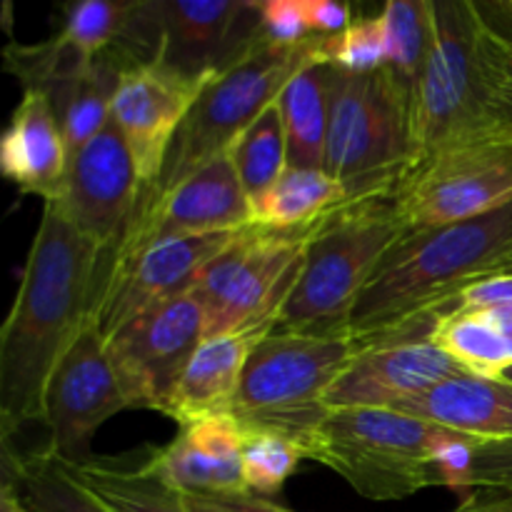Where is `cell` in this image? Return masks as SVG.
Here are the masks:
<instances>
[{"label": "cell", "instance_id": "9a60e30c", "mask_svg": "<svg viewBox=\"0 0 512 512\" xmlns=\"http://www.w3.org/2000/svg\"><path fill=\"white\" fill-rule=\"evenodd\" d=\"M245 228H253V200L245 193L230 158L223 155L170 188L143 218L130 225L118 250L100 263V288L110 273L160 240L238 233Z\"/></svg>", "mask_w": 512, "mask_h": 512}, {"label": "cell", "instance_id": "d4e9b609", "mask_svg": "<svg viewBox=\"0 0 512 512\" xmlns=\"http://www.w3.org/2000/svg\"><path fill=\"white\" fill-rule=\"evenodd\" d=\"M348 203L345 188L328 170L288 165L283 175L253 200V225L270 230L310 228Z\"/></svg>", "mask_w": 512, "mask_h": 512}, {"label": "cell", "instance_id": "f35d334b", "mask_svg": "<svg viewBox=\"0 0 512 512\" xmlns=\"http://www.w3.org/2000/svg\"><path fill=\"white\" fill-rule=\"evenodd\" d=\"M453 512H512V488H475Z\"/></svg>", "mask_w": 512, "mask_h": 512}, {"label": "cell", "instance_id": "603a6c76", "mask_svg": "<svg viewBox=\"0 0 512 512\" xmlns=\"http://www.w3.org/2000/svg\"><path fill=\"white\" fill-rule=\"evenodd\" d=\"M258 338L250 335H215L205 338L180 375L168 405V418L180 428L200 420L228 415L238 395L245 363Z\"/></svg>", "mask_w": 512, "mask_h": 512}, {"label": "cell", "instance_id": "d6a6232c", "mask_svg": "<svg viewBox=\"0 0 512 512\" xmlns=\"http://www.w3.org/2000/svg\"><path fill=\"white\" fill-rule=\"evenodd\" d=\"M323 58L343 73L365 75L388 65V40L383 18L355 20L350 28L335 35H320Z\"/></svg>", "mask_w": 512, "mask_h": 512}, {"label": "cell", "instance_id": "5b68a950", "mask_svg": "<svg viewBox=\"0 0 512 512\" xmlns=\"http://www.w3.org/2000/svg\"><path fill=\"white\" fill-rule=\"evenodd\" d=\"M405 235L393 195L333 210L315 225L303 270L285 300L278 333L338 338L350 335V318L380 260Z\"/></svg>", "mask_w": 512, "mask_h": 512}, {"label": "cell", "instance_id": "30bf717a", "mask_svg": "<svg viewBox=\"0 0 512 512\" xmlns=\"http://www.w3.org/2000/svg\"><path fill=\"white\" fill-rule=\"evenodd\" d=\"M405 230L440 228L512 203V138L460 145L423 160L393 193Z\"/></svg>", "mask_w": 512, "mask_h": 512}, {"label": "cell", "instance_id": "60d3db41", "mask_svg": "<svg viewBox=\"0 0 512 512\" xmlns=\"http://www.w3.org/2000/svg\"><path fill=\"white\" fill-rule=\"evenodd\" d=\"M483 315H488L490 323L500 330L508 345L512 348V308H498V310H485Z\"/></svg>", "mask_w": 512, "mask_h": 512}, {"label": "cell", "instance_id": "484cf974", "mask_svg": "<svg viewBox=\"0 0 512 512\" xmlns=\"http://www.w3.org/2000/svg\"><path fill=\"white\" fill-rule=\"evenodd\" d=\"M73 478L110 512H188L180 490L165 483L148 463L128 468L113 458L65 463Z\"/></svg>", "mask_w": 512, "mask_h": 512}, {"label": "cell", "instance_id": "44dd1931", "mask_svg": "<svg viewBox=\"0 0 512 512\" xmlns=\"http://www.w3.org/2000/svg\"><path fill=\"white\" fill-rule=\"evenodd\" d=\"M70 150L53 105L38 90H25L0 140L3 175L43 203L63 198Z\"/></svg>", "mask_w": 512, "mask_h": 512}, {"label": "cell", "instance_id": "3957f363", "mask_svg": "<svg viewBox=\"0 0 512 512\" xmlns=\"http://www.w3.org/2000/svg\"><path fill=\"white\" fill-rule=\"evenodd\" d=\"M505 38L473 0H435V43L413 98L418 165L460 145L512 138Z\"/></svg>", "mask_w": 512, "mask_h": 512}, {"label": "cell", "instance_id": "cb8c5ba5", "mask_svg": "<svg viewBox=\"0 0 512 512\" xmlns=\"http://www.w3.org/2000/svg\"><path fill=\"white\" fill-rule=\"evenodd\" d=\"M335 75H338V68L315 60L305 65L280 93L278 103L283 110L288 158L295 168H323L325 165Z\"/></svg>", "mask_w": 512, "mask_h": 512}, {"label": "cell", "instance_id": "d6986e66", "mask_svg": "<svg viewBox=\"0 0 512 512\" xmlns=\"http://www.w3.org/2000/svg\"><path fill=\"white\" fill-rule=\"evenodd\" d=\"M158 58L188 78H208L260 35V3L250 0H150Z\"/></svg>", "mask_w": 512, "mask_h": 512}, {"label": "cell", "instance_id": "4fadbf2b", "mask_svg": "<svg viewBox=\"0 0 512 512\" xmlns=\"http://www.w3.org/2000/svg\"><path fill=\"white\" fill-rule=\"evenodd\" d=\"M130 403L123 393L108 343L90 320L50 373L43 395V425L50 453L65 463L90 460L95 430Z\"/></svg>", "mask_w": 512, "mask_h": 512}, {"label": "cell", "instance_id": "d590c367", "mask_svg": "<svg viewBox=\"0 0 512 512\" xmlns=\"http://www.w3.org/2000/svg\"><path fill=\"white\" fill-rule=\"evenodd\" d=\"M260 28L280 45H300L308 40L310 28L303 0H265L260 3Z\"/></svg>", "mask_w": 512, "mask_h": 512}, {"label": "cell", "instance_id": "74e56055", "mask_svg": "<svg viewBox=\"0 0 512 512\" xmlns=\"http://www.w3.org/2000/svg\"><path fill=\"white\" fill-rule=\"evenodd\" d=\"M305 18L313 35H335L355 23L350 5L333 3V0H303Z\"/></svg>", "mask_w": 512, "mask_h": 512}, {"label": "cell", "instance_id": "ac0fdd59", "mask_svg": "<svg viewBox=\"0 0 512 512\" xmlns=\"http://www.w3.org/2000/svg\"><path fill=\"white\" fill-rule=\"evenodd\" d=\"M208 78H188L163 63L135 65L120 78L110 120L133 155L140 195L158 180L170 145Z\"/></svg>", "mask_w": 512, "mask_h": 512}, {"label": "cell", "instance_id": "f546056e", "mask_svg": "<svg viewBox=\"0 0 512 512\" xmlns=\"http://www.w3.org/2000/svg\"><path fill=\"white\" fill-rule=\"evenodd\" d=\"M433 340L468 373L505 378L512 368V348L483 313L440 315Z\"/></svg>", "mask_w": 512, "mask_h": 512}, {"label": "cell", "instance_id": "4dcf8cb0", "mask_svg": "<svg viewBox=\"0 0 512 512\" xmlns=\"http://www.w3.org/2000/svg\"><path fill=\"white\" fill-rule=\"evenodd\" d=\"M143 0H75L63 8L58 38L85 58L113 53L130 35Z\"/></svg>", "mask_w": 512, "mask_h": 512}, {"label": "cell", "instance_id": "52a82bcc", "mask_svg": "<svg viewBox=\"0 0 512 512\" xmlns=\"http://www.w3.org/2000/svg\"><path fill=\"white\" fill-rule=\"evenodd\" d=\"M450 433L400 410H330L308 460L338 473L365 500L393 503L440 485L438 450Z\"/></svg>", "mask_w": 512, "mask_h": 512}, {"label": "cell", "instance_id": "6da1fadb", "mask_svg": "<svg viewBox=\"0 0 512 512\" xmlns=\"http://www.w3.org/2000/svg\"><path fill=\"white\" fill-rule=\"evenodd\" d=\"M103 253L75 228L58 203L43 215L25 258L18 293L0 330V435L43 425L50 373L93 320Z\"/></svg>", "mask_w": 512, "mask_h": 512}, {"label": "cell", "instance_id": "8d00e7d4", "mask_svg": "<svg viewBox=\"0 0 512 512\" xmlns=\"http://www.w3.org/2000/svg\"><path fill=\"white\" fill-rule=\"evenodd\" d=\"M188 512H293L253 490L243 493H183Z\"/></svg>", "mask_w": 512, "mask_h": 512}, {"label": "cell", "instance_id": "9c48e42d", "mask_svg": "<svg viewBox=\"0 0 512 512\" xmlns=\"http://www.w3.org/2000/svg\"><path fill=\"white\" fill-rule=\"evenodd\" d=\"M315 225L300 230L253 225L200 273L193 293L205 313V338L250 335L263 340L273 333L300 278Z\"/></svg>", "mask_w": 512, "mask_h": 512}, {"label": "cell", "instance_id": "7a4b0ae2", "mask_svg": "<svg viewBox=\"0 0 512 512\" xmlns=\"http://www.w3.org/2000/svg\"><path fill=\"white\" fill-rule=\"evenodd\" d=\"M512 273V203L440 228L405 230L380 260L350 318L355 348L438 318L475 280Z\"/></svg>", "mask_w": 512, "mask_h": 512}, {"label": "cell", "instance_id": "4316f807", "mask_svg": "<svg viewBox=\"0 0 512 512\" xmlns=\"http://www.w3.org/2000/svg\"><path fill=\"white\" fill-rule=\"evenodd\" d=\"M3 475L13 480L30 512H110L73 478L65 460L45 445L28 453L3 445Z\"/></svg>", "mask_w": 512, "mask_h": 512}, {"label": "cell", "instance_id": "7c38bea8", "mask_svg": "<svg viewBox=\"0 0 512 512\" xmlns=\"http://www.w3.org/2000/svg\"><path fill=\"white\" fill-rule=\"evenodd\" d=\"M3 58L5 70L23 80L25 90H38L53 105L70 155L108 125L125 73L115 55L85 58L55 35L38 45L8 43Z\"/></svg>", "mask_w": 512, "mask_h": 512}, {"label": "cell", "instance_id": "277c9868", "mask_svg": "<svg viewBox=\"0 0 512 512\" xmlns=\"http://www.w3.org/2000/svg\"><path fill=\"white\" fill-rule=\"evenodd\" d=\"M315 60L325 63L320 35H310L300 45H280L260 30L258 38L238 58L205 80L198 100L170 145L158 180L148 193L140 195L133 223L188 175L228 155L233 140L280 98L285 85L305 65Z\"/></svg>", "mask_w": 512, "mask_h": 512}, {"label": "cell", "instance_id": "8fae6325", "mask_svg": "<svg viewBox=\"0 0 512 512\" xmlns=\"http://www.w3.org/2000/svg\"><path fill=\"white\" fill-rule=\"evenodd\" d=\"M205 340V313L195 293L160 303L110 335L108 355L130 408L168 413L185 365Z\"/></svg>", "mask_w": 512, "mask_h": 512}, {"label": "cell", "instance_id": "2e32d148", "mask_svg": "<svg viewBox=\"0 0 512 512\" xmlns=\"http://www.w3.org/2000/svg\"><path fill=\"white\" fill-rule=\"evenodd\" d=\"M138 200L140 178L135 160L120 130L108 120L100 133L70 155L63 198L55 203L105 260L123 243Z\"/></svg>", "mask_w": 512, "mask_h": 512}, {"label": "cell", "instance_id": "7bdbcfd3", "mask_svg": "<svg viewBox=\"0 0 512 512\" xmlns=\"http://www.w3.org/2000/svg\"><path fill=\"white\" fill-rule=\"evenodd\" d=\"M505 8H508L510 13H512V0H508V3H505Z\"/></svg>", "mask_w": 512, "mask_h": 512}, {"label": "cell", "instance_id": "ffe728a7", "mask_svg": "<svg viewBox=\"0 0 512 512\" xmlns=\"http://www.w3.org/2000/svg\"><path fill=\"white\" fill-rule=\"evenodd\" d=\"M245 433L233 415L180 428L173 443L148 450V468L180 493H243Z\"/></svg>", "mask_w": 512, "mask_h": 512}, {"label": "cell", "instance_id": "e0dca14e", "mask_svg": "<svg viewBox=\"0 0 512 512\" xmlns=\"http://www.w3.org/2000/svg\"><path fill=\"white\" fill-rule=\"evenodd\" d=\"M240 233L243 230L170 238L140 250L123 268L110 273V278L100 288L93 310V323L98 325L100 335L108 340L145 310L190 293L200 273Z\"/></svg>", "mask_w": 512, "mask_h": 512}, {"label": "cell", "instance_id": "f1b7e54d", "mask_svg": "<svg viewBox=\"0 0 512 512\" xmlns=\"http://www.w3.org/2000/svg\"><path fill=\"white\" fill-rule=\"evenodd\" d=\"M228 158L250 200L260 198L290 165L280 103H270L228 148Z\"/></svg>", "mask_w": 512, "mask_h": 512}, {"label": "cell", "instance_id": "5bb4252c", "mask_svg": "<svg viewBox=\"0 0 512 512\" xmlns=\"http://www.w3.org/2000/svg\"><path fill=\"white\" fill-rule=\"evenodd\" d=\"M435 323L438 318L358 345L330 390L328 408L398 410L443 380L468 373L433 340Z\"/></svg>", "mask_w": 512, "mask_h": 512}, {"label": "cell", "instance_id": "ba28073f", "mask_svg": "<svg viewBox=\"0 0 512 512\" xmlns=\"http://www.w3.org/2000/svg\"><path fill=\"white\" fill-rule=\"evenodd\" d=\"M355 350L350 335L318 338L273 330L250 350L230 415L243 430L285 435L308 453L330 413V390Z\"/></svg>", "mask_w": 512, "mask_h": 512}, {"label": "cell", "instance_id": "7402d4cb", "mask_svg": "<svg viewBox=\"0 0 512 512\" xmlns=\"http://www.w3.org/2000/svg\"><path fill=\"white\" fill-rule=\"evenodd\" d=\"M398 410L480 443L512 440V380L508 378L455 375Z\"/></svg>", "mask_w": 512, "mask_h": 512}, {"label": "cell", "instance_id": "1f68e13d", "mask_svg": "<svg viewBox=\"0 0 512 512\" xmlns=\"http://www.w3.org/2000/svg\"><path fill=\"white\" fill-rule=\"evenodd\" d=\"M243 475L248 490L263 495H275L298 470L303 460H308L303 445L285 435L268 433V430H243Z\"/></svg>", "mask_w": 512, "mask_h": 512}, {"label": "cell", "instance_id": "e575fe53", "mask_svg": "<svg viewBox=\"0 0 512 512\" xmlns=\"http://www.w3.org/2000/svg\"><path fill=\"white\" fill-rule=\"evenodd\" d=\"M475 488H512V440L475 443L468 493H473Z\"/></svg>", "mask_w": 512, "mask_h": 512}, {"label": "cell", "instance_id": "ee69618b", "mask_svg": "<svg viewBox=\"0 0 512 512\" xmlns=\"http://www.w3.org/2000/svg\"><path fill=\"white\" fill-rule=\"evenodd\" d=\"M505 378H508V380H512V368L508 370V373H505Z\"/></svg>", "mask_w": 512, "mask_h": 512}, {"label": "cell", "instance_id": "b9f144b4", "mask_svg": "<svg viewBox=\"0 0 512 512\" xmlns=\"http://www.w3.org/2000/svg\"><path fill=\"white\" fill-rule=\"evenodd\" d=\"M503 48H505V63H508V70H510V75H512V40L505 38Z\"/></svg>", "mask_w": 512, "mask_h": 512}, {"label": "cell", "instance_id": "836d02e7", "mask_svg": "<svg viewBox=\"0 0 512 512\" xmlns=\"http://www.w3.org/2000/svg\"><path fill=\"white\" fill-rule=\"evenodd\" d=\"M512 308V273L488 275L483 280H475L468 288L455 293L448 300L440 315L450 313H485V310ZM438 315V318H440Z\"/></svg>", "mask_w": 512, "mask_h": 512}, {"label": "cell", "instance_id": "83f0119b", "mask_svg": "<svg viewBox=\"0 0 512 512\" xmlns=\"http://www.w3.org/2000/svg\"><path fill=\"white\" fill-rule=\"evenodd\" d=\"M388 40V68L415 98L435 43V0H388L380 13Z\"/></svg>", "mask_w": 512, "mask_h": 512}, {"label": "cell", "instance_id": "ab89813d", "mask_svg": "<svg viewBox=\"0 0 512 512\" xmlns=\"http://www.w3.org/2000/svg\"><path fill=\"white\" fill-rule=\"evenodd\" d=\"M0 512H30L20 500L18 490H15L13 480L3 475V488H0Z\"/></svg>", "mask_w": 512, "mask_h": 512}, {"label": "cell", "instance_id": "8992f818", "mask_svg": "<svg viewBox=\"0 0 512 512\" xmlns=\"http://www.w3.org/2000/svg\"><path fill=\"white\" fill-rule=\"evenodd\" d=\"M418 168L413 95L385 65L375 73L338 70L325 165L350 203L393 195Z\"/></svg>", "mask_w": 512, "mask_h": 512}]
</instances>
